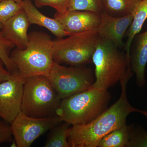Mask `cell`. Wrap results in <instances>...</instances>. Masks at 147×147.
I'll return each mask as SVG.
<instances>
[{"label":"cell","mask_w":147,"mask_h":147,"mask_svg":"<svg viewBox=\"0 0 147 147\" xmlns=\"http://www.w3.org/2000/svg\"><path fill=\"white\" fill-rule=\"evenodd\" d=\"M130 67L121 80V92L117 101L89 123L72 125L68 138L71 147H96L100 140L110 132L126 124L127 116L142 110L131 106L127 99V87L133 75Z\"/></svg>","instance_id":"cell-1"},{"label":"cell","mask_w":147,"mask_h":147,"mask_svg":"<svg viewBox=\"0 0 147 147\" xmlns=\"http://www.w3.org/2000/svg\"><path fill=\"white\" fill-rule=\"evenodd\" d=\"M24 50L16 48L10 55L11 61L21 79L42 75L48 77L55 63L53 40L49 35L41 32H31Z\"/></svg>","instance_id":"cell-2"},{"label":"cell","mask_w":147,"mask_h":147,"mask_svg":"<svg viewBox=\"0 0 147 147\" xmlns=\"http://www.w3.org/2000/svg\"><path fill=\"white\" fill-rule=\"evenodd\" d=\"M110 98L108 90L92 87L62 99L56 115L71 125L89 123L107 109Z\"/></svg>","instance_id":"cell-3"},{"label":"cell","mask_w":147,"mask_h":147,"mask_svg":"<svg viewBox=\"0 0 147 147\" xmlns=\"http://www.w3.org/2000/svg\"><path fill=\"white\" fill-rule=\"evenodd\" d=\"M92 61L95 66V81L92 87L108 90L125 75L130 65L126 55L108 40L100 38L94 51Z\"/></svg>","instance_id":"cell-4"},{"label":"cell","mask_w":147,"mask_h":147,"mask_svg":"<svg viewBox=\"0 0 147 147\" xmlns=\"http://www.w3.org/2000/svg\"><path fill=\"white\" fill-rule=\"evenodd\" d=\"M61 99L46 76L40 75L25 80L21 112L36 118L56 115Z\"/></svg>","instance_id":"cell-5"},{"label":"cell","mask_w":147,"mask_h":147,"mask_svg":"<svg viewBox=\"0 0 147 147\" xmlns=\"http://www.w3.org/2000/svg\"><path fill=\"white\" fill-rule=\"evenodd\" d=\"M53 40V57L57 63L82 66L91 61L100 37L97 30L74 34Z\"/></svg>","instance_id":"cell-6"},{"label":"cell","mask_w":147,"mask_h":147,"mask_svg":"<svg viewBox=\"0 0 147 147\" xmlns=\"http://www.w3.org/2000/svg\"><path fill=\"white\" fill-rule=\"evenodd\" d=\"M47 78L61 100L90 89L94 83L90 69L82 66L67 67L55 62Z\"/></svg>","instance_id":"cell-7"},{"label":"cell","mask_w":147,"mask_h":147,"mask_svg":"<svg viewBox=\"0 0 147 147\" xmlns=\"http://www.w3.org/2000/svg\"><path fill=\"white\" fill-rule=\"evenodd\" d=\"M57 115L36 118L21 112L11 123V128L17 147H29L38 138L62 122Z\"/></svg>","instance_id":"cell-8"},{"label":"cell","mask_w":147,"mask_h":147,"mask_svg":"<svg viewBox=\"0 0 147 147\" xmlns=\"http://www.w3.org/2000/svg\"><path fill=\"white\" fill-rule=\"evenodd\" d=\"M9 79L0 83V118L11 123L21 112L25 80L16 71Z\"/></svg>","instance_id":"cell-9"},{"label":"cell","mask_w":147,"mask_h":147,"mask_svg":"<svg viewBox=\"0 0 147 147\" xmlns=\"http://www.w3.org/2000/svg\"><path fill=\"white\" fill-rule=\"evenodd\" d=\"M54 18L61 24L69 35L97 30L100 21V14L89 11H67L56 13Z\"/></svg>","instance_id":"cell-10"},{"label":"cell","mask_w":147,"mask_h":147,"mask_svg":"<svg viewBox=\"0 0 147 147\" xmlns=\"http://www.w3.org/2000/svg\"><path fill=\"white\" fill-rule=\"evenodd\" d=\"M133 20L132 13L115 17L105 11L100 13V24L97 29L100 37L108 40L118 48L124 46L123 39Z\"/></svg>","instance_id":"cell-11"},{"label":"cell","mask_w":147,"mask_h":147,"mask_svg":"<svg viewBox=\"0 0 147 147\" xmlns=\"http://www.w3.org/2000/svg\"><path fill=\"white\" fill-rule=\"evenodd\" d=\"M31 25L24 9L3 24L1 30L6 38L15 47L24 50L29 41L28 30Z\"/></svg>","instance_id":"cell-12"},{"label":"cell","mask_w":147,"mask_h":147,"mask_svg":"<svg viewBox=\"0 0 147 147\" xmlns=\"http://www.w3.org/2000/svg\"><path fill=\"white\" fill-rule=\"evenodd\" d=\"M132 42L133 47L130 51V66L136 75L137 85L142 87L146 84L145 71L147 64V30L137 34Z\"/></svg>","instance_id":"cell-13"},{"label":"cell","mask_w":147,"mask_h":147,"mask_svg":"<svg viewBox=\"0 0 147 147\" xmlns=\"http://www.w3.org/2000/svg\"><path fill=\"white\" fill-rule=\"evenodd\" d=\"M22 5L31 24H35L44 27L58 38L70 35L65 31L61 23L56 18H50L41 13L33 4L30 0H24Z\"/></svg>","instance_id":"cell-14"},{"label":"cell","mask_w":147,"mask_h":147,"mask_svg":"<svg viewBox=\"0 0 147 147\" xmlns=\"http://www.w3.org/2000/svg\"><path fill=\"white\" fill-rule=\"evenodd\" d=\"M132 14L133 20L129 27L127 40L124 46L128 61H130V48L133 39L140 33L147 19V0H140L137 3Z\"/></svg>","instance_id":"cell-15"},{"label":"cell","mask_w":147,"mask_h":147,"mask_svg":"<svg viewBox=\"0 0 147 147\" xmlns=\"http://www.w3.org/2000/svg\"><path fill=\"white\" fill-rule=\"evenodd\" d=\"M140 0H101L102 11L120 17L132 13Z\"/></svg>","instance_id":"cell-16"},{"label":"cell","mask_w":147,"mask_h":147,"mask_svg":"<svg viewBox=\"0 0 147 147\" xmlns=\"http://www.w3.org/2000/svg\"><path fill=\"white\" fill-rule=\"evenodd\" d=\"M132 125L125 124L105 135L99 142L98 147H125L129 139Z\"/></svg>","instance_id":"cell-17"},{"label":"cell","mask_w":147,"mask_h":147,"mask_svg":"<svg viewBox=\"0 0 147 147\" xmlns=\"http://www.w3.org/2000/svg\"><path fill=\"white\" fill-rule=\"evenodd\" d=\"M51 129L45 147H70L68 138L71 125L63 121Z\"/></svg>","instance_id":"cell-18"},{"label":"cell","mask_w":147,"mask_h":147,"mask_svg":"<svg viewBox=\"0 0 147 147\" xmlns=\"http://www.w3.org/2000/svg\"><path fill=\"white\" fill-rule=\"evenodd\" d=\"M68 11H89L101 13V0H70Z\"/></svg>","instance_id":"cell-19"},{"label":"cell","mask_w":147,"mask_h":147,"mask_svg":"<svg viewBox=\"0 0 147 147\" xmlns=\"http://www.w3.org/2000/svg\"><path fill=\"white\" fill-rule=\"evenodd\" d=\"M22 9V2L13 0L0 1V22L3 25Z\"/></svg>","instance_id":"cell-20"},{"label":"cell","mask_w":147,"mask_h":147,"mask_svg":"<svg viewBox=\"0 0 147 147\" xmlns=\"http://www.w3.org/2000/svg\"><path fill=\"white\" fill-rule=\"evenodd\" d=\"M14 47L13 43L7 39L0 30V59L11 74L16 71L9 55L10 50Z\"/></svg>","instance_id":"cell-21"},{"label":"cell","mask_w":147,"mask_h":147,"mask_svg":"<svg viewBox=\"0 0 147 147\" xmlns=\"http://www.w3.org/2000/svg\"><path fill=\"white\" fill-rule=\"evenodd\" d=\"M126 147H147V131L133 126Z\"/></svg>","instance_id":"cell-22"},{"label":"cell","mask_w":147,"mask_h":147,"mask_svg":"<svg viewBox=\"0 0 147 147\" xmlns=\"http://www.w3.org/2000/svg\"><path fill=\"white\" fill-rule=\"evenodd\" d=\"M38 7L44 6L51 7L57 10V13H62L68 11L70 0H34Z\"/></svg>","instance_id":"cell-23"},{"label":"cell","mask_w":147,"mask_h":147,"mask_svg":"<svg viewBox=\"0 0 147 147\" xmlns=\"http://www.w3.org/2000/svg\"><path fill=\"white\" fill-rule=\"evenodd\" d=\"M13 136L10 125L0 121V144L11 142Z\"/></svg>","instance_id":"cell-24"},{"label":"cell","mask_w":147,"mask_h":147,"mask_svg":"<svg viewBox=\"0 0 147 147\" xmlns=\"http://www.w3.org/2000/svg\"><path fill=\"white\" fill-rule=\"evenodd\" d=\"M2 61L0 59V83L7 81L10 78L11 74L4 67Z\"/></svg>","instance_id":"cell-25"},{"label":"cell","mask_w":147,"mask_h":147,"mask_svg":"<svg viewBox=\"0 0 147 147\" xmlns=\"http://www.w3.org/2000/svg\"><path fill=\"white\" fill-rule=\"evenodd\" d=\"M141 114H143L144 116H145V117L147 118V111H145V110H142V113H141Z\"/></svg>","instance_id":"cell-26"},{"label":"cell","mask_w":147,"mask_h":147,"mask_svg":"<svg viewBox=\"0 0 147 147\" xmlns=\"http://www.w3.org/2000/svg\"><path fill=\"white\" fill-rule=\"evenodd\" d=\"M3 1V0H0V1ZM13 1H15L18 3H22L24 0H13Z\"/></svg>","instance_id":"cell-27"},{"label":"cell","mask_w":147,"mask_h":147,"mask_svg":"<svg viewBox=\"0 0 147 147\" xmlns=\"http://www.w3.org/2000/svg\"><path fill=\"white\" fill-rule=\"evenodd\" d=\"M3 24H1V23L0 22V30H1L2 28H3Z\"/></svg>","instance_id":"cell-28"}]
</instances>
